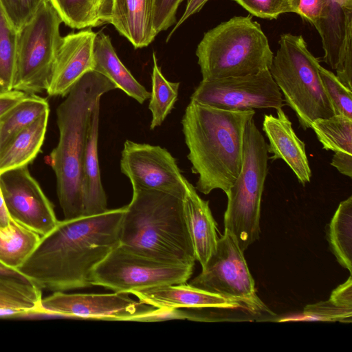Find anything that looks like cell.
<instances>
[{
    "mask_svg": "<svg viewBox=\"0 0 352 352\" xmlns=\"http://www.w3.org/2000/svg\"><path fill=\"white\" fill-rule=\"evenodd\" d=\"M100 100L95 104L82 162V190L83 216L102 213L108 210L98 161V127Z\"/></svg>",
    "mask_w": 352,
    "mask_h": 352,
    "instance_id": "cell-21",
    "label": "cell"
},
{
    "mask_svg": "<svg viewBox=\"0 0 352 352\" xmlns=\"http://www.w3.org/2000/svg\"><path fill=\"white\" fill-rule=\"evenodd\" d=\"M96 34L88 28L63 37L46 91L48 95L65 97L87 72L94 70Z\"/></svg>",
    "mask_w": 352,
    "mask_h": 352,
    "instance_id": "cell-16",
    "label": "cell"
},
{
    "mask_svg": "<svg viewBox=\"0 0 352 352\" xmlns=\"http://www.w3.org/2000/svg\"><path fill=\"white\" fill-rule=\"evenodd\" d=\"M267 144L254 118L244 135L239 174L226 193L224 230L234 237L244 252L259 239L262 194L268 172Z\"/></svg>",
    "mask_w": 352,
    "mask_h": 352,
    "instance_id": "cell-7",
    "label": "cell"
},
{
    "mask_svg": "<svg viewBox=\"0 0 352 352\" xmlns=\"http://www.w3.org/2000/svg\"><path fill=\"white\" fill-rule=\"evenodd\" d=\"M190 101L230 111L282 108V94L270 70L240 76L201 80Z\"/></svg>",
    "mask_w": 352,
    "mask_h": 352,
    "instance_id": "cell-11",
    "label": "cell"
},
{
    "mask_svg": "<svg viewBox=\"0 0 352 352\" xmlns=\"http://www.w3.org/2000/svg\"><path fill=\"white\" fill-rule=\"evenodd\" d=\"M130 294L143 303L162 309H234L242 305L239 302L186 283L135 289Z\"/></svg>",
    "mask_w": 352,
    "mask_h": 352,
    "instance_id": "cell-18",
    "label": "cell"
},
{
    "mask_svg": "<svg viewBox=\"0 0 352 352\" xmlns=\"http://www.w3.org/2000/svg\"><path fill=\"white\" fill-rule=\"evenodd\" d=\"M322 148L352 154V119L340 115L320 118L311 124Z\"/></svg>",
    "mask_w": 352,
    "mask_h": 352,
    "instance_id": "cell-27",
    "label": "cell"
},
{
    "mask_svg": "<svg viewBox=\"0 0 352 352\" xmlns=\"http://www.w3.org/2000/svg\"><path fill=\"white\" fill-rule=\"evenodd\" d=\"M263 131L269 140L267 151L272 154L269 159L286 162L303 186L310 182L311 170L305 144L294 132L292 123L282 108L276 109V116L264 115Z\"/></svg>",
    "mask_w": 352,
    "mask_h": 352,
    "instance_id": "cell-17",
    "label": "cell"
},
{
    "mask_svg": "<svg viewBox=\"0 0 352 352\" xmlns=\"http://www.w3.org/2000/svg\"><path fill=\"white\" fill-rule=\"evenodd\" d=\"M41 236L10 219L9 226L0 229V263L16 270L34 250Z\"/></svg>",
    "mask_w": 352,
    "mask_h": 352,
    "instance_id": "cell-24",
    "label": "cell"
},
{
    "mask_svg": "<svg viewBox=\"0 0 352 352\" xmlns=\"http://www.w3.org/2000/svg\"><path fill=\"white\" fill-rule=\"evenodd\" d=\"M47 111H50V106L46 99L36 94H28L23 98L0 120V149L17 133Z\"/></svg>",
    "mask_w": 352,
    "mask_h": 352,
    "instance_id": "cell-26",
    "label": "cell"
},
{
    "mask_svg": "<svg viewBox=\"0 0 352 352\" xmlns=\"http://www.w3.org/2000/svg\"><path fill=\"white\" fill-rule=\"evenodd\" d=\"M206 292L245 303L251 308L262 305L256 295L254 280L243 252L228 230L218 239L217 248L201 272L189 283Z\"/></svg>",
    "mask_w": 352,
    "mask_h": 352,
    "instance_id": "cell-10",
    "label": "cell"
},
{
    "mask_svg": "<svg viewBox=\"0 0 352 352\" xmlns=\"http://www.w3.org/2000/svg\"><path fill=\"white\" fill-rule=\"evenodd\" d=\"M10 279L26 283H33L16 270L8 267L0 263V279Z\"/></svg>",
    "mask_w": 352,
    "mask_h": 352,
    "instance_id": "cell-42",
    "label": "cell"
},
{
    "mask_svg": "<svg viewBox=\"0 0 352 352\" xmlns=\"http://www.w3.org/2000/svg\"><path fill=\"white\" fill-rule=\"evenodd\" d=\"M49 114L50 111L44 113L0 149V173L34 160L45 139Z\"/></svg>",
    "mask_w": 352,
    "mask_h": 352,
    "instance_id": "cell-23",
    "label": "cell"
},
{
    "mask_svg": "<svg viewBox=\"0 0 352 352\" xmlns=\"http://www.w3.org/2000/svg\"><path fill=\"white\" fill-rule=\"evenodd\" d=\"M182 199L157 190H133L132 199L125 206L120 243L155 260L194 267Z\"/></svg>",
    "mask_w": 352,
    "mask_h": 352,
    "instance_id": "cell-4",
    "label": "cell"
},
{
    "mask_svg": "<svg viewBox=\"0 0 352 352\" xmlns=\"http://www.w3.org/2000/svg\"><path fill=\"white\" fill-rule=\"evenodd\" d=\"M209 0H187L186 7L178 22L176 23L174 28L170 32V34L167 37V41L169 40L173 34L175 30L190 16L199 12L205 4Z\"/></svg>",
    "mask_w": 352,
    "mask_h": 352,
    "instance_id": "cell-41",
    "label": "cell"
},
{
    "mask_svg": "<svg viewBox=\"0 0 352 352\" xmlns=\"http://www.w3.org/2000/svg\"><path fill=\"white\" fill-rule=\"evenodd\" d=\"M1 122H0V146H1Z\"/></svg>",
    "mask_w": 352,
    "mask_h": 352,
    "instance_id": "cell-45",
    "label": "cell"
},
{
    "mask_svg": "<svg viewBox=\"0 0 352 352\" xmlns=\"http://www.w3.org/2000/svg\"><path fill=\"white\" fill-rule=\"evenodd\" d=\"M196 56L203 80L269 70L274 53L252 16H235L205 32Z\"/></svg>",
    "mask_w": 352,
    "mask_h": 352,
    "instance_id": "cell-5",
    "label": "cell"
},
{
    "mask_svg": "<svg viewBox=\"0 0 352 352\" xmlns=\"http://www.w3.org/2000/svg\"><path fill=\"white\" fill-rule=\"evenodd\" d=\"M315 28L322 41V60L352 90V0H327L325 14Z\"/></svg>",
    "mask_w": 352,
    "mask_h": 352,
    "instance_id": "cell-15",
    "label": "cell"
},
{
    "mask_svg": "<svg viewBox=\"0 0 352 352\" xmlns=\"http://www.w3.org/2000/svg\"><path fill=\"white\" fill-rule=\"evenodd\" d=\"M94 68L129 97L140 104L150 98L151 93L131 74L118 58L110 37L96 33L94 44Z\"/></svg>",
    "mask_w": 352,
    "mask_h": 352,
    "instance_id": "cell-22",
    "label": "cell"
},
{
    "mask_svg": "<svg viewBox=\"0 0 352 352\" xmlns=\"http://www.w3.org/2000/svg\"><path fill=\"white\" fill-rule=\"evenodd\" d=\"M116 89L107 78L91 70L72 87L56 109L59 138L50 155V164L65 219L83 216L82 162L92 110L102 95Z\"/></svg>",
    "mask_w": 352,
    "mask_h": 352,
    "instance_id": "cell-3",
    "label": "cell"
},
{
    "mask_svg": "<svg viewBox=\"0 0 352 352\" xmlns=\"http://www.w3.org/2000/svg\"><path fill=\"white\" fill-rule=\"evenodd\" d=\"M125 206L58 221L16 270L41 289L91 287L92 273L120 243Z\"/></svg>",
    "mask_w": 352,
    "mask_h": 352,
    "instance_id": "cell-1",
    "label": "cell"
},
{
    "mask_svg": "<svg viewBox=\"0 0 352 352\" xmlns=\"http://www.w3.org/2000/svg\"><path fill=\"white\" fill-rule=\"evenodd\" d=\"M120 170L133 190L164 192L183 199L187 179L174 157L160 146L125 141L121 153Z\"/></svg>",
    "mask_w": 352,
    "mask_h": 352,
    "instance_id": "cell-13",
    "label": "cell"
},
{
    "mask_svg": "<svg viewBox=\"0 0 352 352\" xmlns=\"http://www.w3.org/2000/svg\"><path fill=\"white\" fill-rule=\"evenodd\" d=\"M301 320L351 323L352 309L339 307L329 299L306 305L303 309Z\"/></svg>",
    "mask_w": 352,
    "mask_h": 352,
    "instance_id": "cell-33",
    "label": "cell"
},
{
    "mask_svg": "<svg viewBox=\"0 0 352 352\" xmlns=\"http://www.w3.org/2000/svg\"><path fill=\"white\" fill-rule=\"evenodd\" d=\"M327 0H289L292 12L299 15L314 28L323 18Z\"/></svg>",
    "mask_w": 352,
    "mask_h": 352,
    "instance_id": "cell-37",
    "label": "cell"
},
{
    "mask_svg": "<svg viewBox=\"0 0 352 352\" xmlns=\"http://www.w3.org/2000/svg\"><path fill=\"white\" fill-rule=\"evenodd\" d=\"M17 30L10 24L0 6V89H12Z\"/></svg>",
    "mask_w": 352,
    "mask_h": 352,
    "instance_id": "cell-31",
    "label": "cell"
},
{
    "mask_svg": "<svg viewBox=\"0 0 352 352\" xmlns=\"http://www.w3.org/2000/svg\"><path fill=\"white\" fill-rule=\"evenodd\" d=\"M63 21L50 0H41L30 19L17 30L12 89L28 94L47 91L63 37Z\"/></svg>",
    "mask_w": 352,
    "mask_h": 352,
    "instance_id": "cell-8",
    "label": "cell"
},
{
    "mask_svg": "<svg viewBox=\"0 0 352 352\" xmlns=\"http://www.w3.org/2000/svg\"><path fill=\"white\" fill-rule=\"evenodd\" d=\"M42 289L32 283L0 279V309L16 310L23 316L36 314Z\"/></svg>",
    "mask_w": 352,
    "mask_h": 352,
    "instance_id": "cell-29",
    "label": "cell"
},
{
    "mask_svg": "<svg viewBox=\"0 0 352 352\" xmlns=\"http://www.w3.org/2000/svg\"><path fill=\"white\" fill-rule=\"evenodd\" d=\"M193 268L155 260L119 243L94 269L91 284L130 294L135 289L185 283Z\"/></svg>",
    "mask_w": 352,
    "mask_h": 352,
    "instance_id": "cell-9",
    "label": "cell"
},
{
    "mask_svg": "<svg viewBox=\"0 0 352 352\" xmlns=\"http://www.w3.org/2000/svg\"><path fill=\"white\" fill-rule=\"evenodd\" d=\"M319 73L335 115L352 119V90L344 86L333 72L322 65L319 67Z\"/></svg>",
    "mask_w": 352,
    "mask_h": 352,
    "instance_id": "cell-32",
    "label": "cell"
},
{
    "mask_svg": "<svg viewBox=\"0 0 352 352\" xmlns=\"http://www.w3.org/2000/svg\"><path fill=\"white\" fill-rule=\"evenodd\" d=\"M182 205L195 259L202 267L217 248L219 239L217 223L210 209L209 201L201 199L188 180Z\"/></svg>",
    "mask_w": 352,
    "mask_h": 352,
    "instance_id": "cell-20",
    "label": "cell"
},
{
    "mask_svg": "<svg viewBox=\"0 0 352 352\" xmlns=\"http://www.w3.org/2000/svg\"><path fill=\"white\" fill-rule=\"evenodd\" d=\"M155 0H109L104 18L135 48L148 46L157 36L153 25Z\"/></svg>",
    "mask_w": 352,
    "mask_h": 352,
    "instance_id": "cell-19",
    "label": "cell"
},
{
    "mask_svg": "<svg viewBox=\"0 0 352 352\" xmlns=\"http://www.w3.org/2000/svg\"><path fill=\"white\" fill-rule=\"evenodd\" d=\"M152 91L148 109L152 114L150 129L160 126L173 109L177 100L179 82L168 81L162 74L155 54H153Z\"/></svg>",
    "mask_w": 352,
    "mask_h": 352,
    "instance_id": "cell-28",
    "label": "cell"
},
{
    "mask_svg": "<svg viewBox=\"0 0 352 352\" xmlns=\"http://www.w3.org/2000/svg\"><path fill=\"white\" fill-rule=\"evenodd\" d=\"M331 165L341 174L350 178L352 177V154L346 153H334Z\"/></svg>",
    "mask_w": 352,
    "mask_h": 352,
    "instance_id": "cell-40",
    "label": "cell"
},
{
    "mask_svg": "<svg viewBox=\"0 0 352 352\" xmlns=\"http://www.w3.org/2000/svg\"><path fill=\"white\" fill-rule=\"evenodd\" d=\"M109 1V0H100V18L102 24L104 23V18L107 12Z\"/></svg>",
    "mask_w": 352,
    "mask_h": 352,
    "instance_id": "cell-44",
    "label": "cell"
},
{
    "mask_svg": "<svg viewBox=\"0 0 352 352\" xmlns=\"http://www.w3.org/2000/svg\"><path fill=\"white\" fill-rule=\"evenodd\" d=\"M183 0H155L153 25L156 34L176 22L175 14Z\"/></svg>",
    "mask_w": 352,
    "mask_h": 352,
    "instance_id": "cell-36",
    "label": "cell"
},
{
    "mask_svg": "<svg viewBox=\"0 0 352 352\" xmlns=\"http://www.w3.org/2000/svg\"><path fill=\"white\" fill-rule=\"evenodd\" d=\"M63 22L74 29L98 26L100 0H50Z\"/></svg>",
    "mask_w": 352,
    "mask_h": 352,
    "instance_id": "cell-30",
    "label": "cell"
},
{
    "mask_svg": "<svg viewBox=\"0 0 352 352\" xmlns=\"http://www.w3.org/2000/svg\"><path fill=\"white\" fill-rule=\"evenodd\" d=\"M254 109L230 111L190 101L182 120L192 171L198 175L195 188L208 195L226 194L239 174L244 135Z\"/></svg>",
    "mask_w": 352,
    "mask_h": 352,
    "instance_id": "cell-2",
    "label": "cell"
},
{
    "mask_svg": "<svg viewBox=\"0 0 352 352\" xmlns=\"http://www.w3.org/2000/svg\"><path fill=\"white\" fill-rule=\"evenodd\" d=\"M0 187L10 219L41 236L56 226L53 206L28 165L1 173Z\"/></svg>",
    "mask_w": 352,
    "mask_h": 352,
    "instance_id": "cell-14",
    "label": "cell"
},
{
    "mask_svg": "<svg viewBox=\"0 0 352 352\" xmlns=\"http://www.w3.org/2000/svg\"><path fill=\"white\" fill-rule=\"evenodd\" d=\"M261 19H276L280 14L292 12L289 0H231Z\"/></svg>",
    "mask_w": 352,
    "mask_h": 352,
    "instance_id": "cell-34",
    "label": "cell"
},
{
    "mask_svg": "<svg viewBox=\"0 0 352 352\" xmlns=\"http://www.w3.org/2000/svg\"><path fill=\"white\" fill-rule=\"evenodd\" d=\"M10 217L8 213L3 194L0 187V229H4L9 226Z\"/></svg>",
    "mask_w": 352,
    "mask_h": 352,
    "instance_id": "cell-43",
    "label": "cell"
},
{
    "mask_svg": "<svg viewBox=\"0 0 352 352\" xmlns=\"http://www.w3.org/2000/svg\"><path fill=\"white\" fill-rule=\"evenodd\" d=\"M352 274L342 284L333 290L329 300L336 305L352 309Z\"/></svg>",
    "mask_w": 352,
    "mask_h": 352,
    "instance_id": "cell-38",
    "label": "cell"
},
{
    "mask_svg": "<svg viewBox=\"0 0 352 352\" xmlns=\"http://www.w3.org/2000/svg\"><path fill=\"white\" fill-rule=\"evenodd\" d=\"M28 95V94L21 91L0 89V120Z\"/></svg>",
    "mask_w": 352,
    "mask_h": 352,
    "instance_id": "cell-39",
    "label": "cell"
},
{
    "mask_svg": "<svg viewBox=\"0 0 352 352\" xmlns=\"http://www.w3.org/2000/svg\"><path fill=\"white\" fill-rule=\"evenodd\" d=\"M157 307L135 301L128 293L67 294L54 292L41 298L36 314L85 319L148 321Z\"/></svg>",
    "mask_w": 352,
    "mask_h": 352,
    "instance_id": "cell-12",
    "label": "cell"
},
{
    "mask_svg": "<svg viewBox=\"0 0 352 352\" xmlns=\"http://www.w3.org/2000/svg\"><path fill=\"white\" fill-rule=\"evenodd\" d=\"M320 65L302 35H280L269 70L284 102L294 111L304 130L317 119L335 115L320 76Z\"/></svg>",
    "mask_w": 352,
    "mask_h": 352,
    "instance_id": "cell-6",
    "label": "cell"
},
{
    "mask_svg": "<svg viewBox=\"0 0 352 352\" xmlns=\"http://www.w3.org/2000/svg\"><path fill=\"white\" fill-rule=\"evenodd\" d=\"M41 0H0L10 24L19 30L33 15Z\"/></svg>",
    "mask_w": 352,
    "mask_h": 352,
    "instance_id": "cell-35",
    "label": "cell"
},
{
    "mask_svg": "<svg viewBox=\"0 0 352 352\" xmlns=\"http://www.w3.org/2000/svg\"><path fill=\"white\" fill-rule=\"evenodd\" d=\"M327 239L338 262L352 274V197L340 203L328 225Z\"/></svg>",
    "mask_w": 352,
    "mask_h": 352,
    "instance_id": "cell-25",
    "label": "cell"
}]
</instances>
